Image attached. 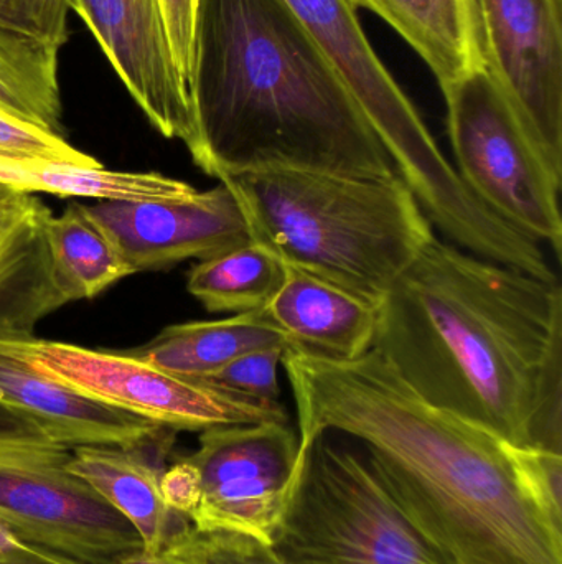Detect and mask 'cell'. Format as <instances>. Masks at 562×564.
Segmentation results:
<instances>
[{
  "instance_id": "obj_23",
  "label": "cell",
  "mask_w": 562,
  "mask_h": 564,
  "mask_svg": "<svg viewBox=\"0 0 562 564\" xmlns=\"http://www.w3.org/2000/svg\"><path fill=\"white\" fill-rule=\"evenodd\" d=\"M161 555L174 564H284L269 543L227 530H198L190 522Z\"/></svg>"
},
{
  "instance_id": "obj_2",
  "label": "cell",
  "mask_w": 562,
  "mask_h": 564,
  "mask_svg": "<svg viewBox=\"0 0 562 564\" xmlns=\"http://www.w3.org/2000/svg\"><path fill=\"white\" fill-rule=\"evenodd\" d=\"M283 364L300 446L322 433L356 441L452 564H562V533L510 446L422 400L373 350L337 361L287 348Z\"/></svg>"
},
{
  "instance_id": "obj_20",
  "label": "cell",
  "mask_w": 562,
  "mask_h": 564,
  "mask_svg": "<svg viewBox=\"0 0 562 564\" xmlns=\"http://www.w3.org/2000/svg\"><path fill=\"white\" fill-rule=\"evenodd\" d=\"M45 235L53 278L66 302L95 297L131 276L112 241L82 205H73L59 217L49 215Z\"/></svg>"
},
{
  "instance_id": "obj_18",
  "label": "cell",
  "mask_w": 562,
  "mask_h": 564,
  "mask_svg": "<svg viewBox=\"0 0 562 564\" xmlns=\"http://www.w3.org/2000/svg\"><path fill=\"white\" fill-rule=\"evenodd\" d=\"M277 347L290 348L289 340L257 308L221 321L170 325L128 354L177 377L208 378L251 351Z\"/></svg>"
},
{
  "instance_id": "obj_14",
  "label": "cell",
  "mask_w": 562,
  "mask_h": 564,
  "mask_svg": "<svg viewBox=\"0 0 562 564\" xmlns=\"http://www.w3.org/2000/svg\"><path fill=\"white\" fill-rule=\"evenodd\" d=\"M0 401L29 416L49 440L68 449L141 447L165 431L155 421L111 406L36 370L20 340L0 338Z\"/></svg>"
},
{
  "instance_id": "obj_24",
  "label": "cell",
  "mask_w": 562,
  "mask_h": 564,
  "mask_svg": "<svg viewBox=\"0 0 562 564\" xmlns=\"http://www.w3.org/2000/svg\"><path fill=\"white\" fill-rule=\"evenodd\" d=\"M0 159L79 167L101 165L96 159L69 145L62 135L33 128L5 115H0Z\"/></svg>"
},
{
  "instance_id": "obj_15",
  "label": "cell",
  "mask_w": 562,
  "mask_h": 564,
  "mask_svg": "<svg viewBox=\"0 0 562 564\" xmlns=\"http://www.w3.org/2000/svg\"><path fill=\"white\" fill-rule=\"evenodd\" d=\"M263 308L290 348L337 361L372 350L378 304L299 268L286 267L279 291Z\"/></svg>"
},
{
  "instance_id": "obj_33",
  "label": "cell",
  "mask_w": 562,
  "mask_h": 564,
  "mask_svg": "<svg viewBox=\"0 0 562 564\" xmlns=\"http://www.w3.org/2000/svg\"><path fill=\"white\" fill-rule=\"evenodd\" d=\"M119 564H174L165 560L162 555H148V553L142 552L137 555L129 556L124 562Z\"/></svg>"
},
{
  "instance_id": "obj_21",
  "label": "cell",
  "mask_w": 562,
  "mask_h": 564,
  "mask_svg": "<svg viewBox=\"0 0 562 564\" xmlns=\"http://www.w3.org/2000/svg\"><path fill=\"white\" fill-rule=\"evenodd\" d=\"M58 52L0 30V115L58 134L63 111Z\"/></svg>"
},
{
  "instance_id": "obj_8",
  "label": "cell",
  "mask_w": 562,
  "mask_h": 564,
  "mask_svg": "<svg viewBox=\"0 0 562 564\" xmlns=\"http://www.w3.org/2000/svg\"><path fill=\"white\" fill-rule=\"evenodd\" d=\"M26 360L81 393L168 430L289 423L280 403L254 400L194 378L177 377L131 354H109L62 341L20 340Z\"/></svg>"
},
{
  "instance_id": "obj_16",
  "label": "cell",
  "mask_w": 562,
  "mask_h": 564,
  "mask_svg": "<svg viewBox=\"0 0 562 564\" xmlns=\"http://www.w3.org/2000/svg\"><path fill=\"white\" fill-rule=\"evenodd\" d=\"M48 207L26 194L0 208V338H33L36 324L68 304L56 288L46 245Z\"/></svg>"
},
{
  "instance_id": "obj_19",
  "label": "cell",
  "mask_w": 562,
  "mask_h": 564,
  "mask_svg": "<svg viewBox=\"0 0 562 564\" xmlns=\"http://www.w3.org/2000/svg\"><path fill=\"white\" fill-rule=\"evenodd\" d=\"M389 23L434 73L441 88L484 65L472 0H346Z\"/></svg>"
},
{
  "instance_id": "obj_29",
  "label": "cell",
  "mask_w": 562,
  "mask_h": 564,
  "mask_svg": "<svg viewBox=\"0 0 562 564\" xmlns=\"http://www.w3.org/2000/svg\"><path fill=\"white\" fill-rule=\"evenodd\" d=\"M161 492L172 512L191 519L201 499L200 474L185 457L161 474Z\"/></svg>"
},
{
  "instance_id": "obj_10",
  "label": "cell",
  "mask_w": 562,
  "mask_h": 564,
  "mask_svg": "<svg viewBox=\"0 0 562 564\" xmlns=\"http://www.w3.org/2000/svg\"><path fill=\"white\" fill-rule=\"evenodd\" d=\"M187 459L201 482L191 525L244 533L271 545L299 470L300 440L289 423L210 427Z\"/></svg>"
},
{
  "instance_id": "obj_27",
  "label": "cell",
  "mask_w": 562,
  "mask_h": 564,
  "mask_svg": "<svg viewBox=\"0 0 562 564\" xmlns=\"http://www.w3.org/2000/svg\"><path fill=\"white\" fill-rule=\"evenodd\" d=\"M511 456L531 499L548 522L562 533V456L540 449H515Z\"/></svg>"
},
{
  "instance_id": "obj_32",
  "label": "cell",
  "mask_w": 562,
  "mask_h": 564,
  "mask_svg": "<svg viewBox=\"0 0 562 564\" xmlns=\"http://www.w3.org/2000/svg\"><path fill=\"white\" fill-rule=\"evenodd\" d=\"M25 192L19 191V188L12 187V185L3 184L0 182V208L9 207V205L15 204L20 198L25 197Z\"/></svg>"
},
{
  "instance_id": "obj_25",
  "label": "cell",
  "mask_w": 562,
  "mask_h": 564,
  "mask_svg": "<svg viewBox=\"0 0 562 564\" xmlns=\"http://www.w3.org/2000/svg\"><path fill=\"white\" fill-rule=\"evenodd\" d=\"M68 0H0V30L59 50L68 42Z\"/></svg>"
},
{
  "instance_id": "obj_12",
  "label": "cell",
  "mask_w": 562,
  "mask_h": 564,
  "mask_svg": "<svg viewBox=\"0 0 562 564\" xmlns=\"http://www.w3.org/2000/svg\"><path fill=\"white\" fill-rule=\"evenodd\" d=\"M82 210L131 274L208 260L253 241L243 207L224 182L177 200H98Z\"/></svg>"
},
{
  "instance_id": "obj_6",
  "label": "cell",
  "mask_w": 562,
  "mask_h": 564,
  "mask_svg": "<svg viewBox=\"0 0 562 564\" xmlns=\"http://www.w3.org/2000/svg\"><path fill=\"white\" fill-rule=\"evenodd\" d=\"M271 546L284 564H452L366 451L335 433L300 446L299 470Z\"/></svg>"
},
{
  "instance_id": "obj_22",
  "label": "cell",
  "mask_w": 562,
  "mask_h": 564,
  "mask_svg": "<svg viewBox=\"0 0 562 564\" xmlns=\"http://www.w3.org/2000/svg\"><path fill=\"white\" fill-rule=\"evenodd\" d=\"M286 278V264L257 241L200 261L187 276V289L210 312L266 307Z\"/></svg>"
},
{
  "instance_id": "obj_34",
  "label": "cell",
  "mask_w": 562,
  "mask_h": 564,
  "mask_svg": "<svg viewBox=\"0 0 562 564\" xmlns=\"http://www.w3.org/2000/svg\"><path fill=\"white\" fill-rule=\"evenodd\" d=\"M0 564H73L66 562H26V560H0Z\"/></svg>"
},
{
  "instance_id": "obj_17",
  "label": "cell",
  "mask_w": 562,
  "mask_h": 564,
  "mask_svg": "<svg viewBox=\"0 0 562 564\" xmlns=\"http://www.w3.org/2000/svg\"><path fill=\"white\" fill-rule=\"evenodd\" d=\"M141 447L79 446L71 449L68 469L88 482L141 535L144 552L161 555L187 517L172 512L161 492V474Z\"/></svg>"
},
{
  "instance_id": "obj_31",
  "label": "cell",
  "mask_w": 562,
  "mask_h": 564,
  "mask_svg": "<svg viewBox=\"0 0 562 564\" xmlns=\"http://www.w3.org/2000/svg\"><path fill=\"white\" fill-rule=\"evenodd\" d=\"M0 560H26V562H68L53 553L43 552L23 543L9 527L0 522ZM75 564V563H73Z\"/></svg>"
},
{
  "instance_id": "obj_5",
  "label": "cell",
  "mask_w": 562,
  "mask_h": 564,
  "mask_svg": "<svg viewBox=\"0 0 562 564\" xmlns=\"http://www.w3.org/2000/svg\"><path fill=\"white\" fill-rule=\"evenodd\" d=\"M335 66L426 217L455 243L495 260L515 230L485 207L439 151L418 109L370 45L346 0H286Z\"/></svg>"
},
{
  "instance_id": "obj_28",
  "label": "cell",
  "mask_w": 562,
  "mask_h": 564,
  "mask_svg": "<svg viewBox=\"0 0 562 564\" xmlns=\"http://www.w3.org/2000/svg\"><path fill=\"white\" fill-rule=\"evenodd\" d=\"M58 446L29 416L0 401V456Z\"/></svg>"
},
{
  "instance_id": "obj_1",
  "label": "cell",
  "mask_w": 562,
  "mask_h": 564,
  "mask_svg": "<svg viewBox=\"0 0 562 564\" xmlns=\"http://www.w3.org/2000/svg\"><path fill=\"white\" fill-rule=\"evenodd\" d=\"M372 350L432 406L561 454L562 292L432 237L378 305Z\"/></svg>"
},
{
  "instance_id": "obj_11",
  "label": "cell",
  "mask_w": 562,
  "mask_h": 564,
  "mask_svg": "<svg viewBox=\"0 0 562 564\" xmlns=\"http://www.w3.org/2000/svg\"><path fill=\"white\" fill-rule=\"evenodd\" d=\"M484 65L562 177V0H472Z\"/></svg>"
},
{
  "instance_id": "obj_9",
  "label": "cell",
  "mask_w": 562,
  "mask_h": 564,
  "mask_svg": "<svg viewBox=\"0 0 562 564\" xmlns=\"http://www.w3.org/2000/svg\"><path fill=\"white\" fill-rule=\"evenodd\" d=\"M69 459L63 446L0 456V522L75 564H119L144 552L137 530L68 469Z\"/></svg>"
},
{
  "instance_id": "obj_7",
  "label": "cell",
  "mask_w": 562,
  "mask_h": 564,
  "mask_svg": "<svg viewBox=\"0 0 562 564\" xmlns=\"http://www.w3.org/2000/svg\"><path fill=\"white\" fill-rule=\"evenodd\" d=\"M458 174L505 224L562 250V177L531 141L485 66L441 88Z\"/></svg>"
},
{
  "instance_id": "obj_30",
  "label": "cell",
  "mask_w": 562,
  "mask_h": 564,
  "mask_svg": "<svg viewBox=\"0 0 562 564\" xmlns=\"http://www.w3.org/2000/svg\"><path fill=\"white\" fill-rule=\"evenodd\" d=\"M162 3H164L165 22H167L168 36L174 48L175 63L187 85L188 75H190L197 0H162Z\"/></svg>"
},
{
  "instance_id": "obj_26",
  "label": "cell",
  "mask_w": 562,
  "mask_h": 564,
  "mask_svg": "<svg viewBox=\"0 0 562 564\" xmlns=\"http://www.w3.org/2000/svg\"><path fill=\"white\" fill-rule=\"evenodd\" d=\"M287 348H264L238 358L218 373L208 378H194L223 390L234 391L254 400L279 403V365Z\"/></svg>"
},
{
  "instance_id": "obj_3",
  "label": "cell",
  "mask_w": 562,
  "mask_h": 564,
  "mask_svg": "<svg viewBox=\"0 0 562 564\" xmlns=\"http://www.w3.org/2000/svg\"><path fill=\"white\" fill-rule=\"evenodd\" d=\"M188 98L195 165L398 175L326 53L286 0H197Z\"/></svg>"
},
{
  "instance_id": "obj_13",
  "label": "cell",
  "mask_w": 562,
  "mask_h": 564,
  "mask_svg": "<svg viewBox=\"0 0 562 564\" xmlns=\"http://www.w3.org/2000/svg\"><path fill=\"white\" fill-rule=\"evenodd\" d=\"M135 105L164 138L194 144L187 85L175 63L162 0H68Z\"/></svg>"
},
{
  "instance_id": "obj_4",
  "label": "cell",
  "mask_w": 562,
  "mask_h": 564,
  "mask_svg": "<svg viewBox=\"0 0 562 564\" xmlns=\"http://www.w3.org/2000/svg\"><path fill=\"white\" fill-rule=\"evenodd\" d=\"M236 195L253 241L286 267L379 302L434 237L399 175L352 177L261 169L221 178Z\"/></svg>"
}]
</instances>
